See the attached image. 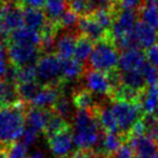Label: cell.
I'll list each match as a JSON object with an SVG mask.
<instances>
[{
  "label": "cell",
  "mask_w": 158,
  "mask_h": 158,
  "mask_svg": "<svg viewBox=\"0 0 158 158\" xmlns=\"http://www.w3.org/2000/svg\"><path fill=\"white\" fill-rule=\"evenodd\" d=\"M72 131L75 146L81 151H95L103 135L94 113L88 110H77Z\"/></svg>",
  "instance_id": "cell-1"
},
{
  "label": "cell",
  "mask_w": 158,
  "mask_h": 158,
  "mask_svg": "<svg viewBox=\"0 0 158 158\" xmlns=\"http://www.w3.org/2000/svg\"><path fill=\"white\" fill-rule=\"evenodd\" d=\"M27 104L21 101L11 106L0 108V146L8 148L18 142L25 129Z\"/></svg>",
  "instance_id": "cell-2"
},
{
  "label": "cell",
  "mask_w": 158,
  "mask_h": 158,
  "mask_svg": "<svg viewBox=\"0 0 158 158\" xmlns=\"http://www.w3.org/2000/svg\"><path fill=\"white\" fill-rule=\"evenodd\" d=\"M118 48L113 41V39H106L97 42L93 51L89 57V63L87 67L99 72L110 74L118 68L119 62Z\"/></svg>",
  "instance_id": "cell-3"
},
{
  "label": "cell",
  "mask_w": 158,
  "mask_h": 158,
  "mask_svg": "<svg viewBox=\"0 0 158 158\" xmlns=\"http://www.w3.org/2000/svg\"><path fill=\"white\" fill-rule=\"evenodd\" d=\"M110 107L114 113V116L116 117L120 134L127 142V138L132 128L143 117L140 104L127 101H112Z\"/></svg>",
  "instance_id": "cell-4"
},
{
  "label": "cell",
  "mask_w": 158,
  "mask_h": 158,
  "mask_svg": "<svg viewBox=\"0 0 158 158\" xmlns=\"http://www.w3.org/2000/svg\"><path fill=\"white\" fill-rule=\"evenodd\" d=\"M37 67V79L41 86L46 85L63 84L61 77L62 61L56 54L48 53L39 57L36 63Z\"/></svg>",
  "instance_id": "cell-5"
},
{
  "label": "cell",
  "mask_w": 158,
  "mask_h": 158,
  "mask_svg": "<svg viewBox=\"0 0 158 158\" xmlns=\"http://www.w3.org/2000/svg\"><path fill=\"white\" fill-rule=\"evenodd\" d=\"M84 79L86 89L91 93L107 97L108 99L112 98L114 86H113V82L108 74L92 69V68L86 66L84 72Z\"/></svg>",
  "instance_id": "cell-6"
},
{
  "label": "cell",
  "mask_w": 158,
  "mask_h": 158,
  "mask_svg": "<svg viewBox=\"0 0 158 158\" xmlns=\"http://www.w3.org/2000/svg\"><path fill=\"white\" fill-rule=\"evenodd\" d=\"M40 48L26 44H8V54L10 63L16 68L36 64L39 60Z\"/></svg>",
  "instance_id": "cell-7"
},
{
  "label": "cell",
  "mask_w": 158,
  "mask_h": 158,
  "mask_svg": "<svg viewBox=\"0 0 158 158\" xmlns=\"http://www.w3.org/2000/svg\"><path fill=\"white\" fill-rule=\"evenodd\" d=\"M24 26V9L16 1L7 0L2 9V36H9L12 31ZM6 37V38H7Z\"/></svg>",
  "instance_id": "cell-8"
},
{
  "label": "cell",
  "mask_w": 158,
  "mask_h": 158,
  "mask_svg": "<svg viewBox=\"0 0 158 158\" xmlns=\"http://www.w3.org/2000/svg\"><path fill=\"white\" fill-rule=\"evenodd\" d=\"M138 18L139 14L136 11L119 10L110 31V38L113 39V41L117 42L118 40L129 35L135 27L136 23H138Z\"/></svg>",
  "instance_id": "cell-9"
},
{
  "label": "cell",
  "mask_w": 158,
  "mask_h": 158,
  "mask_svg": "<svg viewBox=\"0 0 158 158\" xmlns=\"http://www.w3.org/2000/svg\"><path fill=\"white\" fill-rule=\"evenodd\" d=\"M48 145L52 154L57 158H69L75 146L72 128L48 136Z\"/></svg>",
  "instance_id": "cell-10"
},
{
  "label": "cell",
  "mask_w": 158,
  "mask_h": 158,
  "mask_svg": "<svg viewBox=\"0 0 158 158\" xmlns=\"http://www.w3.org/2000/svg\"><path fill=\"white\" fill-rule=\"evenodd\" d=\"M77 31L80 35L86 36L87 38H89L91 41L95 42V44L110 38V31H105L90 14L79 18Z\"/></svg>",
  "instance_id": "cell-11"
},
{
  "label": "cell",
  "mask_w": 158,
  "mask_h": 158,
  "mask_svg": "<svg viewBox=\"0 0 158 158\" xmlns=\"http://www.w3.org/2000/svg\"><path fill=\"white\" fill-rule=\"evenodd\" d=\"M62 84L60 85H46L41 86L36 97L29 103L31 106L44 110H52L53 106L61 97Z\"/></svg>",
  "instance_id": "cell-12"
},
{
  "label": "cell",
  "mask_w": 158,
  "mask_h": 158,
  "mask_svg": "<svg viewBox=\"0 0 158 158\" xmlns=\"http://www.w3.org/2000/svg\"><path fill=\"white\" fill-rule=\"evenodd\" d=\"M134 152V156L138 158H153L158 152V144L145 134L130 135L127 139Z\"/></svg>",
  "instance_id": "cell-13"
},
{
  "label": "cell",
  "mask_w": 158,
  "mask_h": 158,
  "mask_svg": "<svg viewBox=\"0 0 158 158\" xmlns=\"http://www.w3.org/2000/svg\"><path fill=\"white\" fill-rule=\"evenodd\" d=\"M146 62V55L141 49H128L121 51L118 62L119 72L140 70Z\"/></svg>",
  "instance_id": "cell-14"
},
{
  "label": "cell",
  "mask_w": 158,
  "mask_h": 158,
  "mask_svg": "<svg viewBox=\"0 0 158 158\" xmlns=\"http://www.w3.org/2000/svg\"><path fill=\"white\" fill-rule=\"evenodd\" d=\"M79 35L78 31H64L61 36L56 39L55 42L54 52L60 60L65 61L74 56L75 49H76L77 39Z\"/></svg>",
  "instance_id": "cell-15"
},
{
  "label": "cell",
  "mask_w": 158,
  "mask_h": 158,
  "mask_svg": "<svg viewBox=\"0 0 158 158\" xmlns=\"http://www.w3.org/2000/svg\"><path fill=\"white\" fill-rule=\"evenodd\" d=\"M92 112L94 113L95 117L98 119V123H99L100 127L104 132L120 134L119 126L117 123L116 117L114 116L110 104H99Z\"/></svg>",
  "instance_id": "cell-16"
},
{
  "label": "cell",
  "mask_w": 158,
  "mask_h": 158,
  "mask_svg": "<svg viewBox=\"0 0 158 158\" xmlns=\"http://www.w3.org/2000/svg\"><path fill=\"white\" fill-rule=\"evenodd\" d=\"M52 110H44V108H38L31 106H27L25 112V121L27 126L33 129L37 130L38 132H44L48 125V121L50 119Z\"/></svg>",
  "instance_id": "cell-17"
},
{
  "label": "cell",
  "mask_w": 158,
  "mask_h": 158,
  "mask_svg": "<svg viewBox=\"0 0 158 158\" xmlns=\"http://www.w3.org/2000/svg\"><path fill=\"white\" fill-rule=\"evenodd\" d=\"M8 44H26V46L40 47L41 44V35L40 33L27 27L23 26L16 31H12L7 37Z\"/></svg>",
  "instance_id": "cell-18"
},
{
  "label": "cell",
  "mask_w": 158,
  "mask_h": 158,
  "mask_svg": "<svg viewBox=\"0 0 158 158\" xmlns=\"http://www.w3.org/2000/svg\"><path fill=\"white\" fill-rule=\"evenodd\" d=\"M134 35L138 41L139 48L147 50L158 42V33L155 28L145 24L142 21H138L134 27Z\"/></svg>",
  "instance_id": "cell-19"
},
{
  "label": "cell",
  "mask_w": 158,
  "mask_h": 158,
  "mask_svg": "<svg viewBox=\"0 0 158 158\" xmlns=\"http://www.w3.org/2000/svg\"><path fill=\"white\" fill-rule=\"evenodd\" d=\"M119 82L121 85H123V86L128 87V88H131L136 91H141V92L145 91L147 87H148L141 70L119 72Z\"/></svg>",
  "instance_id": "cell-20"
},
{
  "label": "cell",
  "mask_w": 158,
  "mask_h": 158,
  "mask_svg": "<svg viewBox=\"0 0 158 158\" xmlns=\"http://www.w3.org/2000/svg\"><path fill=\"white\" fill-rule=\"evenodd\" d=\"M48 23L46 13L40 9H24V26L31 31L41 33Z\"/></svg>",
  "instance_id": "cell-21"
},
{
  "label": "cell",
  "mask_w": 158,
  "mask_h": 158,
  "mask_svg": "<svg viewBox=\"0 0 158 158\" xmlns=\"http://www.w3.org/2000/svg\"><path fill=\"white\" fill-rule=\"evenodd\" d=\"M73 105L77 110H93L98 105L97 101L94 99V94L88 91L86 88L84 89H77L73 93Z\"/></svg>",
  "instance_id": "cell-22"
},
{
  "label": "cell",
  "mask_w": 158,
  "mask_h": 158,
  "mask_svg": "<svg viewBox=\"0 0 158 158\" xmlns=\"http://www.w3.org/2000/svg\"><path fill=\"white\" fill-rule=\"evenodd\" d=\"M140 21L149 25L153 28L158 27V5L154 0H144L142 7L138 11Z\"/></svg>",
  "instance_id": "cell-23"
},
{
  "label": "cell",
  "mask_w": 158,
  "mask_h": 158,
  "mask_svg": "<svg viewBox=\"0 0 158 158\" xmlns=\"http://www.w3.org/2000/svg\"><path fill=\"white\" fill-rule=\"evenodd\" d=\"M85 68H86V66H84V63L77 61L76 59H69L62 61V81H70V80L78 78L79 76L84 75Z\"/></svg>",
  "instance_id": "cell-24"
},
{
  "label": "cell",
  "mask_w": 158,
  "mask_h": 158,
  "mask_svg": "<svg viewBox=\"0 0 158 158\" xmlns=\"http://www.w3.org/2000/svg\"><path fill=\"white\" fill-rule=\"evenodd\" d=\"M158 105V86H148L143 92L140 101V106L144 115L155 113Z\"/></svg>",
  "instance_id": "cell-25"
},
{
  "label": "cell",
  "mask_w": 158,
  "mask_h": 158,
  "mask_svg": "<svg viewBox=\"0 0 158 158\" xmlns=\"http://www.w3.org/2000/svg\"><path fill=\"white\" fill-rule=\"evenodd\" d=\"M67 9V0H47L44 6V13L48 18V21L55 24Z\"/></svg>",
  "instance_id": "cell-26"
},
{
  "label": "cell",
  "mask_w": 158,
  "mask_h": 158,
  "mask_svg": "<svg viewBox=\"0 0 158 158\" xmlns=\"http://www.w3.org/2000/svg\"><path fill=\"white\" fill-rule=\"evenodd\" d=\"M93 48H94L93 41H91L86 36L79 35L78 39H77L76 49H75V59L81 63L88 61L93 51Z\"/></svg>",
  "instance_id": "cell-27"
},
{
  "label": "cell",
  "mask_w": 158,
  "mask_h": 158,
  "mask_svg": "<svg viewBox=\"0 0 158 158\" xmlns=\"http://www.w3.org/2000/svg\"><path fill=\"white\" fill-rule=\"evenodd\" d=\"M70 125L68 123V121L66 119H64L63 117H61L60 115H57L56 113H54L52 110L51 113L50 119L48 121V125H47V128L44 130V133L46 134V136H51L53 134H56L59 132H62L64 130L70 129Z\"/></svg>",
  "instance_id": "cell-28"
},
{
  "label": "cell",
  "mask_w": 158,
  "mask_h": 158,
  "mask_svg": "<svg viewBox=\"0 0 158 158\" xmlns=\"http://www.w3.org/2000/svg\"><path fill=\"white\" fill-rule=\"evenodd\" d=\"M40 88H41V85L36 81L16 85V89H18V93L21 101L25 102L26 104L31 103V100L36 97Z\"/></svg>",
  "instance_id": "cell-29"
},
{
  "label": "cell",
  "mask_w": 158,
  "mask_h": 158,
  "mask_svg": "<svg viewBox=\"0 0 158 158\" xmlns=\"http://www.w3.org/2000/svg\"><path fill=\"white\" fill-rule=\"evenodd\" d=\"M78 21V15L75 12H73L72 10L67 9L62 14L61 18L57 20L55 25H56L57 29H64L65 31H77Z\"/></svg>",
  "instance_id": "cell-30"
},
{
  "label": "cell",
  "mask_w": 158,
  "mask_h": 158,
  "mask_svg": "<svg viewBox=\"0 0 158 158\" xmlns=\"http://www.w3.org/2000/svg\"><path fill=\"white\" fill-rule=\"evenodd\" d=\"M37 79V67L36 64L23 66L16 68L15 75V85L25 84V82H33Z\"/></svg>",
  "instance_id": "cell-31"
},
{
  "label": "cell",
  "mask_w": 158,
  "mask_h": 158,
  "mask_svg": "<svg viewBox=\"0 0 158 158\" xmlns=\"http://www.w3.org/2000/svg\"><path fill=\"white\" fill-rule=\"evenodd\" d=\"M142 121L144 125L145 135L158 144V118L154 114L143 115Z\"/></svg>",
  "instance_id": "cell-32"
},
{
  "label": "cell",
  "mask_w": 158,
  "mask_h": 158,
  "mask_svg": "<svg viewBox=\"0 0 158 158\" xmlns=\"http://www.w3.org/2000/svg\"><path fill=\"white\" fill-rule=\"evenodd\" d=\"M68 9L80 16L89 15L93 12L90 0H67Z\"/></svg>",
  "instance_id": "cell-33"
},
{
  "label": "cell",
  "mask_w": 158,
  "mask_h": 158,
  "mask_svg": "<svg viewBox=\"0 0 158 158\" xmlns=\"http://www.w3.org/2000/svg\"><path fill=\"white\" fill-rule=\"evenodd\" d=\"M72 105H73V102H70L64 95H61L60 99L57 100V102L55 103V105L53 106L52 110L67 120L70 117V115H72Z\"/></svg>",
  "instance_id": "cell-34"
},
{
  "label": "cell",
  "mask_w": 158,
  "mask_h": 158,
  "mask_svg": "<svg viewBox=\"0 0 158 158\" xmlns=\"http://www.w3.org/2000/svg\"><path fill=\"white\" fill-rule=\"evenodd\" d=\"M140 70L147 86H158V69L155 66H153L148 62H145V64Z\"/></svg>",
  "instance_id": "cell-35"
},
{
  "label": "cell",
  "mask_w": 158,
  "mask_h": 158,
  "mask_svg": "<svg viewBox=\"0 0 158 158\" xmlns=\"http://www.w3.org/2000/svg\"><path fill=\"white\" fill-rule=\"evenodd\" d=\"M9 54H8V47L0 39V80H5L7 73L10 68L11 63H9Z\"/></svg>",
  "instance_id": "cell-36"
},
{
  "label": "cell",
  "mask_w": 158,
  "mask_h": 158,
  "mask_svg": "<svg viewBox=\"0 0 158 158\" xmlns=\"http://www.w3.org/2000/svg\"><path fill=\"white\" fill-rule=\"evenodd\" d=\"M7 158H28L27 156V146L23 143H13L7 148Z\"/></svg>",
  "instance_id": "cell-37"
},
{
  "label": "cell",
  "mask_w": 158,
  "mask_h": 158,
  "mask_svg": "<svg viewBox=\"0 0 158 158\" xmlns=\"http://www.w3.org/2000/svg\"><path fill=\"white\" fill-rule=\"evenodd\" d=\"M144 0H116L117 9L127 10V11H136L142 7Z\"/></svg>",
  "instance_id": "cell-38"
},
{
  "label": "cell",
  "mask_w": 158,
  "mask_h": 158,
  "mask_svg": "<svg viewBox=\"0 0 158 158\" xmlns=\"http://www.w3.org/2000/svg\"><path fill=\"white\" fill-rule=\"evenodd\" d=\"M38 134H39V132H38L37 130H35V129H33V128L26 126L25 129H24V131H23L22 136H21V139H20L21 140L20 142L23 143L25 146L28 147L36 142V140H37V138H38Z\"/></svg>",
  "instance_id": "cell-39"
},
{
  "label": "cell",
  "mask_w": 158,
  "mask_h": 158,
  "mask_svg": "<svg viewBox=\"0 0 158 158\" xmlns=\"http://www.w3.org/2000/svg\"><path fill=\"white\" fill-rule=\"evenodd\" d=\"M107 158H134V152L128 142L123 143L120 148Z\"/></svg>",
  "instance_id": "cell-40"
},
{
  "label": "cell",
  "mask_w": 158,
  "mask_h": 158,
  "mask_svg": "<svg viewBox=\"0 0 158 158\" xmlns=\"http://www.w3.org/2000/svg\"><path fill=\"white\" fill-rule=\"evenodd\" d=\"M22 9H41L44 8L47 0H16Z\"/></svg>",
  "instance_id": "cell-41"
},
{
  "label": "cell",
  "mask_w": 158,
  "mask_h": 158,
  "mask_svg": "<svg viewBox=\"0 0 158 158\" xmlns=\"http://www.w3.org/2000/svg\"><path fill=\"white\" fill-rule=\"evenodd\" d=\"M145 55H146V60L148 61V63H151L158 69V42L147 49L145 51Z\"/></svg>",
  "instance_id": "cell-42"
},
{
  "label": "cell",
  "mask_w": 158,
  "mask_h": 158,
  "mask_svg": "<svg viewBox=\"0 0 158 158\" xmlns=\"http://www.w3.org/2000/svg\"><path fill=\"white\" fill-rule=\"evenodd\" d=\"M28 158H44V156L41 152H35V153H33L31 155H29Z\"/></svg>",
  "instance_id": "cell-43"
},
{
  "label": "cell",
  "mask_w": 158,
  "mask_h": 158,
  "mask_svg": "<svg viewBox=\"0 0 158 158\" xmlns=\"http://www.w3.org/2000/svg\"><path fill=\"white\" fill-rule=\"evenodd\" d=\"M154 115L158 118V105H157V107H156V110H155V113H154Z\"/></svg>",
  "instance_id": "cell-44"
},
{
  "label": "cell",
  "mask_w": 158,
  "mask_h": 158,
  "mask_svg": "<svg viewBox=\"0 0 158 158\" xmlns=\"http://www.w3.org/2000/svg\"><path fill=\"white\" fill-rule=\"evenodd\" d=\"M154 1H155V2H156V3H157V5H158V0H154Z\"/></svg>",
  "instance_id": "cell-45"
}]
</instances>
